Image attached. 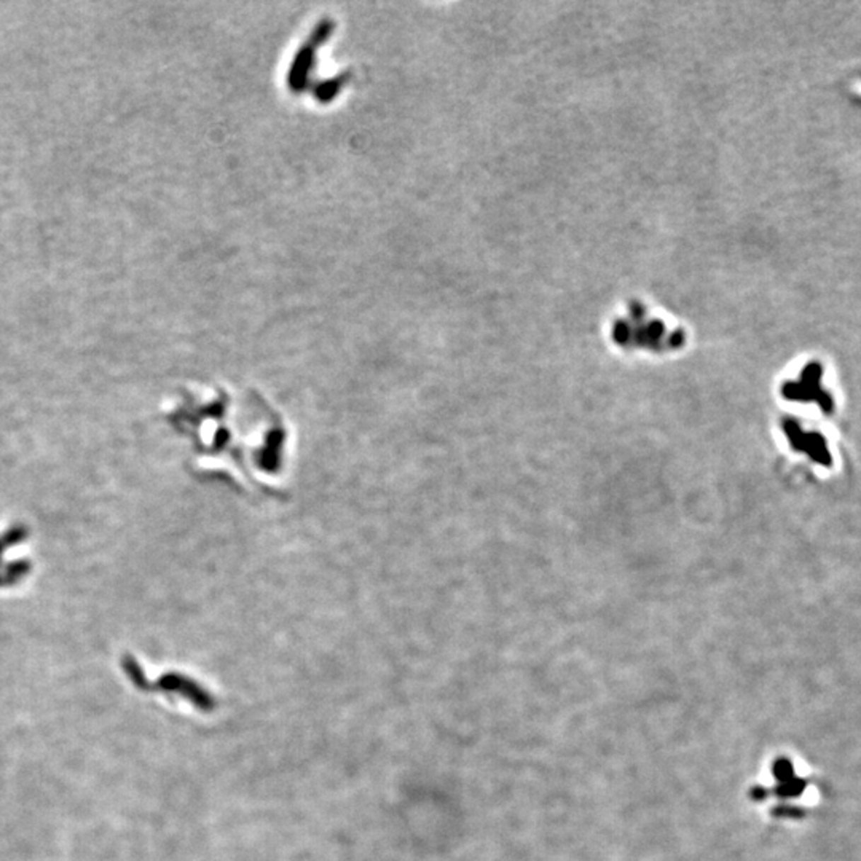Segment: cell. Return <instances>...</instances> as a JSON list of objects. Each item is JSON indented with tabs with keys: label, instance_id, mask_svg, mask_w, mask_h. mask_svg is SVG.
I'll return each mask as SVG.
<instances>
[{
	"label": "cell",
	"instance_id": "cell-1",
	"mask_svg": "<svg viewBox=\"0 0 861 861\" xmlns=\"http://www.w3.org/2000/svg\"><path fill=\"white\" fill-rule=\"evenodd\" d=\"M173 420L193 442L195 469L272 492L265 477L282 468L286 429L265 399L254 393L236 398L222 389L204 399L188 394Z\"/></svg>",
	"mask_w": 861,
	"mask_h": 861
}]
</instances>
